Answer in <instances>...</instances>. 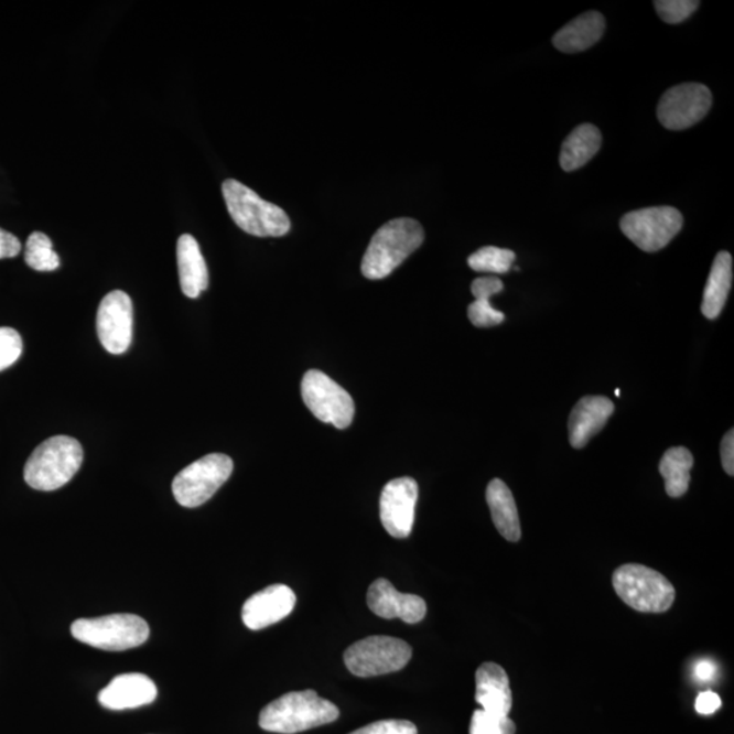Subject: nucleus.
Segmentation results:
<instances>
[{
    "label": "nucleus",
    "mask_w": 734,
    "mask_h": 734,
    "mask_svg": "<svg viewBox=\"0 0 734 734\" xmlns=\"http://www.w3.org/2000/svg\"><path fill=\"white\" fill-rule=\"evenodd\" d=\"M339 714V709L320 698L316 691H296L267 704L261 710L259 725L267 732L295 734L332 724Z\"/></svg>",
    "instance_id": "nucleus-1"
},
{
    "label": "nucleus",
    "mask_w": 734,
    "mask_h": 734,
    "mask_svg": "<svg viewBox=\"0 0 734 734\" xmlns=\"http://www.w3.org/2000/svg\"><path fill=\"white\" fill-rule=\"evenodd\" d=\"M692 467L693 457L689 449L678 446L663 453L660 474L666 481L669 497L680 498L689 492Z\"/></svg>",
    "instance_id": "nucleus-25"
},
{
    "label": "nucleus",
    "mask_w": 734,
    "mask_h": 734,
    "mask_svg": "<svg viewBox=\"0 0 734 734\" xmlns=\"http://www.w3.org/2000/svg\"><path fill=\"white\" fill-rule=\"evenodd\" d=\"M469 734H516V724L509 716L476 710L472 715Z\"/></svg>",
    "instance_id": "nucleus-28"
},
{
    "label": "nucleus",
    "mask_w": 734,
    "mask_h": 734,
    "mask_svg": "<svg viewBox=\"0 0 734 734\" xmlns=\"http://www.w3.org/2000/svg\"><path fill=\"white\" fill-rule=\"evenodd\" d=\"M349 734H418V730L411 721L382 720Z\"/></svg>",
    "instance_id": "nucleus-31"
},
{
    "label": "nucleus",
    "mask_w": 734,
    "mask_h": 734,
    "mask_svg": "<svg viewBox=\"0 0 734 734\" xmlns=\"http://www.w3.org/2000/svg\"><path fill=\"white\" fill-rule=\"evenodd\" d=\"M223 194L227 209L236 225L256 237H282L288 235L291 223L288 214L248 188L237 180H226Z\"/></svg>",
    "instance_id": "nucleus-4"
},
{
    "label": "nucleus",
    "mask_w": 734,
    "mask_h": 734,
    "mask_svg": "<svg viewBox=\"0 0 734 734\" xmlns=\"http://www.w3.org/2000/svg\"><path fill=\"white\" fill-rule=\"evenodd\" d=\"M411 657V646L403 639L384 635L358 640L345 651L346 667L358 678L398 672L410 662Z\"/></svg>",
    "instance_id": "nucleus-8"
},
{
    "label": "nucleus",
    "mask_w": 734,
    "mask_h": 734,
    "mask_svg": "<svg viewBox=\"0 0 734 734\" xmlns=\"http://www.w3.org/2000/svg\"><path fill=\"white\" fill-rule=\"evenodd\" d=\"M418 495V483L412 477H398L384 487L380 517L384 528L393 538L406 539L411 535Z\"/></svg>",
    "instance_id": "nucleus-13"
},
{
    "label": "nucleus",
    "mask_w": 734,
    "mask_h": 734,
    "mask_svg": "<svg viewBox=\"0 0 734 734\" xmlns=\"http://www.w3.org/2000/svg\"><path fill=\"white\" fill-rule=\"evenodd\" d=\"M721 698L713 691L699 693L695 701V710L702 715H712L721 708Z\"/></svg>",
    "instance_id": "nucleus-32"
},
{
    "label": "nucleus",
    "mask_w": 734,
    "mask_h": 734,
    "mask_svg": "<svg viewBox=\"0 0 734 734\" xmlns=\"http://www.w3.org/2000/svg\"><path fill=\"white\" fill-rule=\"evenodd\" d=\"M683 215L673 207L660 206L627 213L620 219V229L644 252L666 248L683 227Z\"/></svg>",
    "instance_id": "nucleus-10"
},
{
    "label": "nucleus",
    "mask_w": 734,
    "mask_h": 734,
    "mask_svg": "<svg viewBox=\"0 0 734 734\" xmlns=\"http://www.w3.org/2000/svg\"><path fill=\"white\" fill-rule=\"evenodd\" d=\"M716 673V666L709 660L699 661L695 666V676L699 680L709 681L714 678Z\"/></svg>",
    "instance_id": "nucleus-35"
},
{
    "label": "nucleus",
    "mask_w": 734,
    "mask_h": 734,
    "mask_svg": "<svg viewBox=\"0 0 734 734\" xmlns=\"http://www.w3.org/2000/svg\"><path fill=\"white\" fill-rule=\"evenodd\" d=\"M72 634L91 648L122 651L143 645L149 639L150 628L141 616L114 614L75 620Z\"/></svg>",
    "instance_id": "nucleus-6"
},
{
    "label": "nucleus",
    "mask_w": 734,
    "mask_h": 734,
    "mask_svg": "<svg viewBox=\"0 0 734 734\" xmlns=\"http://www.w3.org/2000/svg\"><path fill=\"white\" fill-rule=\"evenodd\" d=\"M132 326L130 295L120 290L105 295L97 312V334L104 348L114 355L125 354L131 346Z\"/></svg>",
    "instance_id": "nucleus-12"
},
{
    "label": "nucleus",
    "mask_w": 734,
    "mask_h": 734,
    "mask_svg": "<svg viewBox=\"0 0 734 734\" xmlns=\"http://www.w3.org/2000/svg\"><path fill=\"white\" fill-rule=\"evenodd\" d=\"M615 404L604 396H586L575 404L569 419L571 446L582 449L598 434L609 421Z\"/></svg>",
    "instance_id": "nucleus-17"
},
{
    "label": "nucleus",
    "mask_w": 734,
    "mask_h": 734,
    "mask_svg": "<svg viewBox=\"0 0 734 734\" xmlns=\"http://www.w3.org/2000/svg\"><path fill=\"white\" fill-rule=\"evenodd\" d=\"M295 593L288 585L277 584L255 593L245 602L242 622L249 630H263L276 625L293 612Z\"/></svg>",
    "instance_id": "nucleus-15"
},
{
    "label": "nucleus",
    "mask_w": 734,
    "mask_h": 734,
    "mask_svg": "<svg viewBox=\"0 0 734 734\" xmlns=\"http://www.w3.org/2000/svg\"><path fill=\"white\" fill-rule=\"evenodd\" d=\"M602 148V132L593 125H581L564 139L561 150V166L564 172H574L585 166Z\"/></svg>",
    "instance_id": "nucleus-23"
},
{
    "label": "nucleus",
    "mask_w": 734,
    "mask_h": 734,
    "mask_svg": "<svg viewBox=\"0 0 734 734\" xmlns=\"http://www.w3.org/2000/svg\"><path fill=\"white\" fill-rule=\"evenodd\" d=\"M516 253L510 249L485 247L468 258V266L476 272L506 273L515 263Z\"/></svg>",
    "instance_id": "nucleus-27"
},
{
    "label": "nucleus",
    "mask_w": 734,
    "mask_h": 734,
    "mask_svg": "<svg viewBox=\"0 0 734 734\" xmlns=\"http://www.w3.org/2000/svg\"><path fill=\"white\" fill-rule=\"evenodd\" d=\"M154 681L142 673H125L116 676L105 689L98 693V702L109 710H127L145 706L156 698Z\"/></svg>",
    "instance_id": "nucleus-16"
},
{
    "label": "nucleus",
    "mask_w": 734,
    "mask_h": 734,
    "mask_svg": "<svg viewBox=\"0 0 734 734\" xmlns=\"http://www.w3.org/2000/svg\"><path fill=\"white\" fill-rule=\"evenodd\" d=\"M615 395H616V396H620V390H619V389H616V390H615Z\"/></svg>",
    "instance_id": "nucleus-36"
},
{
    "label": "nucleus",
    "mask_w": 734,
    "mask_h": 734,
    "mask_svg": "<svg viewBox=\"0 0 734 734\" xmlns=\"http://www.w3.org/2000/svg\"><path fill=\"white\" fill-rule=\"evenodd\" d=\"M721 460L727 475L734 474V433L733 429L727 431L724 440L721 442Z\"/></svg>",
    "instance_id": "nucleus-34"
},
{
    "label": "nucleus",
    "mask_w": 734,
    "mask_h": 734,
    "mask_svg": "<svg viewBox=\"0 0 734 734\" xmlns=\"http://www.w3.org/2000/svg\"><path fill=\"white\" fill-rule=\"evenodd\" d=\"M476 702L487 713L509 716L512 708V693L509 676L495 662H485L477 668Z\"/></svg>",
    "instance_id": "nucleus-18"
},
{
    "label": "nucleus",
    "mask_w": 734,
    "mask_h": 734,
    "mask_svg": "<svg viewBox=\"0 0 734 734\" xmlns=\"http://www.w3.org/2000/svg\"><path fill=\"white\" fill-rule=\"evenodd\" d=\"M23 349L22 337L13 328H0V371L9 369L20 359Z\"/></svg>",
    "instance_id": "nucleus-30"
},
{
    "label": "nucleus",
    "mask_w": 734,
    "mask_h": 734,
    "mask_svg": "<svg viewBox=\"0 0 734 734\" xmlns=\"http://www.w3.org/2000/svg\"><path fill=\"white\" fill-rule=\"evenodd\" d=\"M22 245L14 235L0 229V259H11L19 256Z\"/></svg>",
    "instance_id": "nucleus-33"
},
{
    "label": "nucleus",
    "mask_w": 734,
    "mask_h": 734,
    "mask_svg": "<svg viewBox=\"0 0 734 734\" xmlns=\"http://www.w3.org/2000/svg\"><path fill=\"white\" fill-rule=\"evenodd\" d=\"M84 463V449L72 436L56 435L34 449L23 477L39 492H55L66 486Z\"/></svg>",
    "instance_id": "nucleus-3"
},
{
    "label": "nucleus",
    "mask_w": 734,
    "mask_h": 734,
    "mask_svg": "<svg viewBox=\"0 0 734 734\" xmlns=\"http://www.w3.org/2000/svg\"><path fill=\"white\" fill-rule=\"evenodd\" d=\"M177 265L183 293L197 299L208 288V270L199 244L191 235L179 238Z\"/></svg>",
    "instance_id": "nucleus-20"
},
{
    "label": "nucleus",
    "mask_w": 734,
    "mask_h": 734,
    "mask_svg": "<svg viewBox=\"0 0 734 734\" xmlns=\"http://www.w3.org/2000/svg\"><path fill=\"white\" fill-rule=\"evenodd\" d=\"M486 499L495 528L511 543L521 539L520 517L515 497L506 483L500 479L489 482Z\"/></svg>",
    "instance_id": "nucleus-21"
},
{
    "label": "nucleus",
    "mask_w": 734,
    "mask_h": 734,
    "mask_svg": "<svg viewBox=\"0 0 734 734\" xmlns=\"http://www.w3.org/2000/svg\"><path fill=\"white\" fill-rule=\"evenodd\" d=\"M733 282V259L731 253L720 252L715 256L712 271L704 288L702 313L709 320L720 316L730 296Z\"/></svg>",
    "instance_id": "nucleus-22"
},
{
    "label": "nucleus",
    "mask_w": 734,
    "mask_h": 734,
    "mask_svg": "<svg viewBox=\"0 0 734 734\" xmlns=\"http://www.w3.org/2000/svg\"><path fill=\"white\" fill-rule=\"evenodd\" d=\"M233 468L235 464L226 454H207L174 477V498L184 508H197L206 504L229 479Z\"/></svg>",
    "instance_id": "nucleus-7"
},
{
    "label": "nucleus",
    "mask_w": 734,
    "mask_h": 734,
    "mask_svg": "<svg viewBox=\"0 0 734 734\" xmlns=\"http://www.w3.org/2000/svg\"><path fill=\"white\" fill-rule=\"evenodd\" d=\"M612 585L628 607L646 614L667 612L676 598L671 581L644 564H623L612 575Z\"/></svg>",
    "instance_id": "nucleus-5"
},
{
    "label": "nucleus",
    "mask_w": 734,
    "mask_h": 734,
    "mask_svg": "<svg viewBox=\"0 0 734 734\" xmlns=\"http://www.w3.org/2000/svg\"><path fill=\"white\" fill-rule=\"evenodd\" d=\"M25 261L29 267L40 272L55 271L61 266L60 255L55 252L51 238L40 231L32 233L28 238Z\"/></svg>",
    "instance_id": "nucleus-26"
},
{
    "label": "nucleus",
    "mask_w": 734,
    "mask_h": 734,
    "mask_svg": "<svg viewBox=\"0 0 734 734\" xmlns=\"http://www.w3.org/2000/svg\"><path fill=\"white\" fill-rule=\"evenodd\" d=\"M475 301L468 306L471 323L477 328H492L505 322V314L492 306V296L504 290L499 278L485 277L475 279L471 285Z\"/></svg>",
    "instance_id": "nucleus-24"
},
{
    "label": "nucleus",
    "mask_w": 734,
    "mask_h": 734,
    "mask_svg": "<svg viewBox=\"0 0 734 734\" xmlns=\"http://www.w3.org/2000/svg\"><path fill=\"white\" fill-rule=\"evenodd\" d=\"M604 31L603 14H600L598 11H587L564 25L552 37V44L564 54H576V52L590 50L591 46L598 43Z\"/></svg>",
    "instance_id": "nucleus-19"
},
{
    "label": "nucleus",
    "mask_w": 734,
    "mask_h": 734,
    "mask_svg": "<svg viewBox=\"0 0 734 734\" xmlns=\"http://www.w3.org/2000/svg\"><path fill=\"white\" fill-rule=\"evenodd\" d=\"M301 395L314 417L336 429L353 423L355 404L352 396L339 384L320 370H309L301 382Z\"/></svg>",
    "instance_id": "nucleus-9"
},
{
    "label": "nucleus",
    "mask_w": 734,
    "mask_h": 734,
    "mask_svg": "<svg viewBox=\"0 0 734 734\" xmlns=\"http://www.w3.org/2000/svg\"><path fill=\"white\" fill-rule=\"evenodd\" d=\"M713 96L708 86L681 84L663 93L657 116L668 130L680 131L695 126L712 108Z\"/></svg>",
    "instance_id": "nucleus-11"
},
{
    "label": "nucleus",
    "mask_w": 734,
    "mask_h": 734,
    "mask_svg": "<svg viewBox=\"0 0 734 734\" xmlns=\"http://www.w3.org/2000/svg\"><path fill=\"white\" fill-rule=\"evenodd\" d=\"M367 605L373 614L384 619H401L408 625L422 622L428 612L427 602L422 597L396 591L386 579L373 582L367 591Z\"/></svg>",
    "instance_id": "nucleus-14"
},
{
    "label": "nucleus",
    "mask_w": 734,
    "mask_h": 734,
    "mask_svg": "<svg viewBox=\"0 0 734 734\" xmlns=\"http://www.w3.org/2000/svg\"><path fill=\"white\" fill-rule=\"evenodd\" d=\"M701 6L695 0H656L655 8L663 22L680 23L689 20Z\"/></svg>",
    "instance_id": "nucleus-29"
},
{
    "label": "nucleus",
    "mask_w": 734,
    "mask_h": 734,
    "mask_svg": "<svg viewBox=\"0 0 734 734\" xmlns=\"http://www.w3.org/2000/svg\"><path fill=\"white\" fill-rule=\"evenodd\" d=\"M424 230L421 224L411 218L389 220L373 236L364 256V277L378 281L390 276L396 268L421 247Z\"/></svg>",
    "instance_id": "nucleus-2"
}]
</instances>
